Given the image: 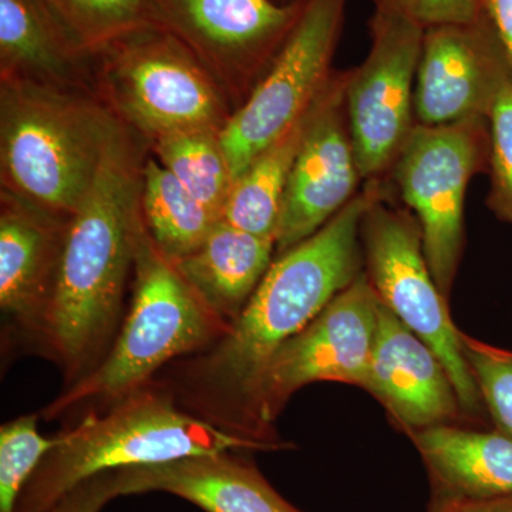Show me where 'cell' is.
Wrapping results in <instances>:
<instances>
[{"label": "cell", "instance_id": "1", "mask_svg": "<svg viewBox=\"0 0 512 512\" xmlns=\"http://www.w3.org/2000/svg\"><path fill=\"white\" fill-rule=\"evenodd\" d=\"M382 181L366 183L312 237L276 256L241 315L192 363L190 396L208 420L252 437L249 404L271 357L365 272L360 228Z\"/></svg>", "mask_w": 512, "mask_h": 512}, {"label": "cell", "instance_id": "2", "mask_svg": "<svg viewBox=\"0 0 512 512\" xmlns=\"http://www.w3.org/2000/svg\"><path fill=\"white\" fill-rule=\"evenodd\" d=\"M148 144L114 116L89 194L70 220L56 288L39 336L73 382L113 335L144 227Z\"/></svg>", "mask_w": 512, "mask_h": 512}, {"label": "cell", "instance_id": "3", "mask_svg": "<svg viewBox=\"0 0 512 512\" xmlns=\"http://www.w3.org/2000/svg\"><path fill=\"white\" fill-rule=\"evenodd\" d=\"M278 447L184 412L170 394L143 387L113 403L109 412L89 414L57 434L56 446L23 488L16 512H52L79 485L101 474Z\"/></svg>", "mask_w": 512, "mask_h": 512}, {"label": "cell", "instance_id": "4", "mask_svg": "<svg viewBox=\"0 0 512 512\" xmlns=\"http://www.w3.org/2000/svg\"><path fill=\"white\" fill-rule=\"evenodd\" d=\"M113 120L93 94L0 80L2 190L72 218L92 188Z\"/></svg>", "mask_w": 512, "mask_h": 512}, {"label": "cell", "instance_id": "5", "mask_svg": "<svg viewBox=\"0 0 512 512\" xmlns=\"http://www.w3.org/2000/svg\"><path fill=\"white\" fill-rule=\"evenodd\" d=\"M133 272V302L119 338L89 373L43 410L46 419L83 403L119 402L143 389L165 363L210 345L229 329L195 295L146 225L138 237Z\"/></svg>", "mask_w": 512, "mask_h": 512}, {"label": "cell", "instance_id": "6", "mask_svg": "<svg viewBox=\"0 0 512 512\" xmlns=\"http://www.w3.org/2000/svg\"><path fill=\"white\" fill-rule=\"evenodd\" d=\"M94 93L148 143L187 130L221 131L231 104L177 39L147 23L93 55Z\"/></svg>", "mask_w": 512, "mask_h": 512}, {"label": "cell", "instance_id": "7", "mask_svg": "<svg viewBox=\"0 0 512 512\" xmlns=\"http://www.w3.org/2000/svg\"><path fill=\"white\" fill-rule=\"evenodd\" d=\"M360 235L366 275L380 301L439 356L463 414L477 419L485 410L483 397L464 355L463 333L431 275L416 217L390 204L384 190L367 208Z\"/></svg>", "mask_w": 512, "mask_h": 512}, {"label": "cell", "instance_id": "8", "mask_svg": "<svg viewBox=\"0 0 512 512\" xmlns=\"http://www.w3.org/2000/svg\"><path fill=\"white\" fill-rule=\"evenodd\" d=\"M490 123L470 119L444 126L416 124L392 168L419 222L434 281L450 295L464 249V202L474 175L487 170Z\"/></svg>", "mask_w": 512, "mask_h": 512}, {"label": "cell", "instance_id": "9", "mask_svg": "<svg viewBox=\"0 0 512 512\" xmlns=\"http://www.w3.org/2000/svg\"><path fill=\"white\" fill-rule=\"evenodd\" d=\"M348 0H305L295 28L220 138L234 183L305 116L332 77Z\"/></svg>", "mask_w": 512, "mask_h": 512}, {"label": "cell", "instance_id": "10", "mask_svg": "<svg viewBox=\"0 0 512 512\" xmlns=\"http://www.w3.org/2000/svg\"><path fill=\"white\" fill-rule=\"evenodd\" d=\"M305 0H146L148 16L177 37L237 110L274 62Z\"/></svg>", "mask_w": 512, "mask_h": 512}, {"label": "cell", "instance_id": "11", "mask_svg": "<svg viewBox=\"0 0 512 512\" xmlns=\"http://www.w3.org/2000/svg\"><path fill=\"white\" fill-rule=\"evenodd\" d=\"M382 305L366 271L271 357L249 404V433L278 417L293 393L315 382L365 387ZM272 443V441H271Z\"/></svg>", "mask_w": 512, "mask_h": 512}, {"label": "cell", "instance_id": "12", "mask_svg": "<svg viewBox=\"0 0 512 512\" xmlns=\"http://www.w3.org/2000/svg\"><path fill=\"white\" fill-rule=\"evenodd\" d=\"M424 30L406 16L376 9L370 20L369 55L349 70L346 114L366 183L392 171L416 126L414 87Z\"/></svg>", "mask_w": 512, "mask_h": 512}, {"label": "cell", "instance_id": "13", "mask_svg": "<svg viewBox=\"0 0 512 512\" xmlns=\"http://www.w3.org/2000/svg\"><path fill=\"white\" fill-rule=\"evenodd\" d=\"M510 83L511 64L483 13L474 22L431 26L424 30L417 67L416 124L488 120Z\"/></svg>", "mask_w": 512, "mask_h": 512}, {"label": "cell", "instance_id": "14", "mask_svg": "<svg viewBox=\"0 0 512 512\" xmlns=\"http://www.w3.org/2000/svg\"><path fill=\"white\" fill-rule=\"evenodd\" d=\"M349 72H333L296 157L276 228V256L312 237L359 194L363 181L346 114Z\"/></svg>", "mask_w": 512, "mask_h": 512}, {"label": "cell", "instance_id": "15", "mask_svg": "<svg viewBox=\"0 0 512 512\" xmlns=\"http://www.w3.org/2000/svg\"><path fill=\"white\" fill-rule=\"evenodd\" d=\"M363 389L379 399L407 433L451 424L463 414L439 356L383 303Z\"/></svg>", "mask_w": 512, "mask_h": 512}, {"label": "cell", "instance_id": "16", "mask_svg": "<svg viewBox=\"0 0 512 512\" xmlns=\"http://www.w3.org/2000/svg\"><path fill=\"white\" fill-rule=\"evenodd\" d=\"M70 220L0 192V306L37 335L55 292Z\"/></svg>", "mask_w": 512, "mask_h": 512}, {"label": "cell", "instance_id": "17", "mask_svg": "<svg viewBox=\"0 0 512 512\" xmlns=\"http://www.w3.org/2000/svg\"><path fill=\"white\" fill-rule=\"evenodd\" d=\"M119 495L163 491L207 512H301L284 500L256 468L232 453L194 456L114 473Z\"/></svg>", "mask_w": 512, "mask_h": 512}, {"label": "cell", "instance_id": "18", "mask_svg": "<svg viewBox=\"0 0 512 512\" xmlns=\"http://www.w3.org/2000/svg\"><path fill=\"white\" fill-rule=\"evenodd\" d=\"M0 80L96 96L92 53L43 0H0Z\"/></svg>", "mask_w": 512, "mask_h": 512}, {"label": "cell", "instance_id": "19", "mask_svg": "<svg viewBox=\"0 0 512 512\" xmlns=\"http://www.w3.org/2000/svg\"><path fill=\"white\" fill-rule=\"evenodd\" d=\"M274 256V238L221 220L200 247L174 262L200 301L231 325L251 301Z\"/></svg>", "mask_w": 512, "mask_h": 512}, {"label": "cell", "instance_id": "20", "mask_svg": "<svg viewBox=\"0 0 512 512\" xmlns=\"http://www.w3.org/2000/svg\"><path fill=\"white\" fill-rule=\"evenodd\" d=\"M409 434L440 500L512 495V439L501 431L441 424Z\"/></svg>", "mask_w": 512, "mask_h": 512}, {"label": "cell", "instance_id": "21", "mask_svg": "<svg viewBox=\"0 0 512 512\" xmlns=\"http://www.w3.org/2000/svg\"><path fill=\"white\" fill-rule=\"evenodd\" d=\"M322 93L311 109L306 111L305 116L266 148L235 181L222 220L251 234L274 238L276 241V228L286 184L313 117L318 111Z\"/></svg>", "mask_w": 512, "mask_h": 512}, {"label": "cell", "instance_id": "22", "mask_svg": "<svg viewBox=\"0 0 512 512\" xmlns=\"http://www.w3.org/2000/svg\"><path fill=\"white\" fill-rule=\"evenodd\" d=\"M141 214L150 237L173 261L194 252L221 221L153 156L143 168Z\"/></svg>", "mask_w": 512, "mask_h": 512}, {"label": "cell", "instance_id": "23", "mask_svg": "<svg viewBox=\"0 0 512 512\" xmlns=\"http://www.w3.org/2000/svg\"><path fill=\"white\" fill-rule=\"evenodd\" d=\"M220 131L187 130L148 143L153 157L218 218L234 187Z\"/></svg>", "mask_w": 512, "mask_h": 512}, {"label": "cell", "instance_id": "24", "mask_svg": "<svg viewBox=\"0 0 512 512\" xmlns=\"http://www.w3.org/2000/svg\"><path fill=\"white\" fill-rule=\"evenodd\" d=\"M87 52L151 23L146 0H43Z\"/></svg>", "mask_w": 512, "mask_h": 512}, {"label": "cell", "instance_id": "25", "mask_svg": "<svg viewBox=\"0 0 512 512\" xmlns=\"http://www.w3.org/2000/svg\"><path fill=\"white\" fill-rule=\"evenodd\" d=\"M37 420V414H29L0 429V512H16L23 488L57 444V436L46 439L39 433Z\"/></svg>", "mask_w": 512, "mask_h": 512}, {"label": "cell", "instance_id": "26", "mask_svg": "<svg viewBox=\"0 0 512 512\" xmlns=\"http://www.w3.org/2000/svg\"><path fill=\"white\" fill-rule=\"evenodd\" d=\"M464 355L468 360L485 410L495 427L512 439V352L485 345L463 335Z\"/></svg>", "mask_w": 512, "mask_h": 512}, {"label": "cell", "instance_id": "27", "mask_svg": "<svg viewBox=\"0 0 512 512\" xmlns=\"http://www.w3.org/2000/svg\"><path fill=\"white\" fill-rule=\"evenodd\" d=\"M490 192L487 207L512 227V83L495 101L490 117Z\"/></svg>", "mask_w": 512, "mask_h": 512}, {"label": "cell", "instance_id": "28", "mask_svg": "<svg viewBox=\"0 0 512 512\" xmlns=\"http://www.w3.org/2000/svg\"><path fill=\"white\" fill-rule=\"evenodd\" d=\"M373 3L376 9L399 13L424 29L470 23L481 16L480 0H373Z\"/></svg>", "mask_w": 512, "mask_h": 512}, {"label": "cell", "instance_id": "29", "mask_svg": "<svg viewBox=\"0 0 512 512\" xmlns=\"http://www.w3.org/2000/svg\"><path fill=\"white\" fill-rule=\"evenodd\" d=\"M116 497L114 473L101 474L79 485L52 512H100Z\"/></svg>", "mask_w": 512, "mask_h": 512}, {"label": "cell", "instance_id": "30", "mask_svg": "<svg viewBox=\"0 0 512 512\" xmlns=\"http://www.w3.org/2000/svg\"><path fill=\"white\" fill-rule=\"evenodd\" d=\"M481 13L503 46L512 69V0H480Z\"/></svg>", "mask_w": 512, "mask_h": 512}, {"label": "cell", "instance_id": "31", "mask_svg": "<svg viewBox=\"0 0 512 512\" xmlns=\"http://www.w3.org/2000/svg\"><path fill=\"white\" fill-rule=\"evenodd\" d=\"M433 512H512V495L495 498L440 500Z\"/></svg>", "mask_w": 512, "mask_h": 512}]
</instances>
